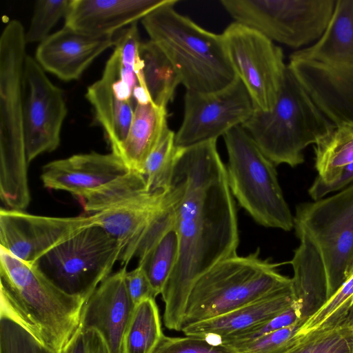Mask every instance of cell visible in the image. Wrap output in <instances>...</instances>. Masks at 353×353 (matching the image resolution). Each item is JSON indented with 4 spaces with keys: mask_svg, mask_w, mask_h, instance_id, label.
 <instances>
[{
    "mask_svg": "<svg viewBox=\"0 0 353 353\" xmlns=\"http://www.w3.org/2000/svg\"><path fill=\"white\" fill-rule=\"evenodd\" d=\"M169 0L141 19L150 37L176 70L186 90L208 94L237 79L222 34L210 32L174 9Z\"/></svg>",
    "mask_w": 353,
    "mask_h": 353,
    "instance_id": "cell-4",
    "label": "cell"
},
{
    "mask_svg": "<svg viewBox=\"0 0 353 353\" xmlns=\"http://www.w3.org/2000/svg\"><path fill=\"white\" fill-rule=\"evenodd\" d=\"M167 117L166 108L152 102L136 105L127 137L115 153L130 170L142 174L148 157L168 128Z\"/></svg>",
    "mask_w": 353,
    "mask_h": 353,
    "instance_id": "cell-24",
    "label": "cell"
},
{
    "mask_svg": "<svg viewBox=\"0 0 353 353\" xmlns=\"http://www.w3.org/2000/svg\"><path fill=\"white\" fill-rule=\"evenodd\" d=\"M279 263L262 259L259 249L219 261L202 274L190 291L181 330L263 299L292 285Z\"/></svg>",
    "mask_w": 353,
    "mask_h": 353,
    "instance_id": "cell-6",
    "label": "cell"
},
{
    "mask_svg": "<svg viewBox=\"0 0 353 353\" xmlns=\"http://www.w3.org/2000/svg\"><path fill=\"white\" fill-rule=\"evenodd\" d=\"M299 245L290 261L294 275L292 288L300 307L301 325L327 301V281L321 257L305 236H298Z\"/></svg>",
    "mask_w": 353,
    "mask_h": 353,
    "instance_id": "cell-23",
    "label": "cell"
},
{
    "mask_svg": "<svg viewBox=\"0 0 353 353\" xmlns=\"http://www.w3.org/2000/svg\"><path fill=\"white\" fill-rule=\"evenodd\" d=\"M129 171L117 154L92 152L48 163L41 179L44 187L68 192L80 199Z\"/></svg>",
    "mask_w": 353,
    "mask_h": 353,
    "instance_id": "cell-17",
    "label": "cell"
},
{
    "mask_svg": "<svg viewBox=\"0 0 353 353\" xmlns=\"http://www.w3.org/2000/svg\"><path fill=\"white\" fill-rule=\"evenodd\" d=\"M148 192L143 175L130 170L104 184L84 197L80 199L84 210L95 214L110 209Z\"/></svg>",
    "mask_w": 353,
    "mask_h": 353,
    "instance_id": "cell-27",
    "label": "cell"
},
{
    "mask_svg": "<svg viewBox=\"0 0 353 353\" xmlns=\"http://www.w3.org/2000/svg\"><path fill=\"white\" fill-rule=\"evenodd\" d=\"M122 248L102 228L91 225L59 244L33 265L63 292L85 300L119 261Z\"/></svg>",
    "mask_w": 353,
    "mask_h": 353,
    "instance_id": "cell-10",
    "label": "cell"
},
{
    "mask_svg": "<svg viewBox=\"0 0 353 353\" xmlns=\"http://www.w3.org/2000/svg\"><path fill=\"white\" fill-rule=\"evenodd\" d=\"M294 228L297 237H306L321 257L329 299L353 266V183L332 196L297 205Z\"/></svg>",
    "mask_w": 353,
    "mask_h": 353,
    "instance_id": "cell-9",
    "label": "cell"
},
{
    "mask_svg": "<svg viewBox=\"0 0 353 353\" xmlns=\"http://www.w3.org/2000/svg\"><path fill=\"white\" fill-rule=\"evenodd\" d=\"M139 54L143 62L144 82L151 101L165 108L172 101L180 77L170 60L153 41L141 43Z\"/></svg>",
    "mask_w": 353,
    "mask_h": 353,
    "instance_id": "cell-26",
    "label": "cell"
},
{
    "mask_svg": "<svg viewBox=\"0 0 353 353\" xmlns=\"http://www.w3.org/2000/svg\"><path fill=\"white\" fill-rule=\"evenodd\" d=\"M254 110L250 97L239 78L227 88L212 93L186 90L183 119L175 133V145L185 148L217 140L241 125Z\"/></svg>",
    "mask_w": 353,
    "mask_h": 353,
    "instance_id": "cell-13",
    "label": "cell"
},
{
    "mask_svg": "<svg viewBox=\"0 0 353 353\" xmlns=\"http://www.w3.org/2000/svg\"><path fill=\"white\" fill-rule=\"evenodd\" d=\"M85 97L103 130L112 152L116 153L127 137L136 104L119 100L112 91L110 80L103 74L88 87Z\"/></svg>",
    "mask_w": 353,
    "mask_h": 353,
    "instance_id": "cell-25",
    "label": "cell"
},
{
    "mask_svg": "<svg viewBox=\"0 0 353 353\" xmlns=\"http://www.w3.org/2000/svg\"><path fill=\"white\" fill-rule=\"evenodd\" d=\"M91 225L92 215L54 217L1 208L0 247L33 265L59 244Z\"/></svg>",
    "mask_w": 353,
    "mask_h": 353,
    "instance_id": "cell-15",
    "label": "cell"
},
{
    "mask_svg": "<svg viewBox=\"0 0 353 353\" xmlns=\"http://www.w3.org/2000/svg\"><path fill=\"white\" fill-rule=\"evenodd\" d=\"M301 327L296 323L272 332L234 349L236 353H284L299 340Z\"/></svg>",
    "mask_w": 353,
    "mask_h": 353,
    "instance_id": "cell-36",
    "label": "cell"
},
{
    "mask_svg": "<svg viewBox=\"0 0 353 353\" xmlns=\"http://www.w3.org/2000/svg\"><path fill=\"white\" fill-rule=\"evenodd\" d=\"M287 66L336 127L353 128V0H336L323 34L292 52Z\"/></svg>",
    "mask_w": 353,
    "mask_h": 353,
    "instance_id": "cell-3",
    "label": "cell"
},
{
    "mask_svg": "<svg viewBox=\"0 0 353 353\" xmlns=\"http://www.w3.org/2000/svg\"><path fill=\"white\" fill-rule=\"evenodd\" d=\"M62 90L47 77L35 59L24 63L23 126L28 162L55 150L67 115Z\"/></svg>",
    "mask_w": 353,
    "mask_h": 353,
    "instance_id": "cell-14",
    "label": "cell"
},
{
    "mask_svg": "<svg viewBox=\"0 0 353 353\" xmlns=\"http://www.w3.org/2000/svg\"><path fill=\"white\" fill-rule=\"evenodd\" d=\"M168 190L148 192L124 204L92 214L94 225L102 228L121 246L119 261L125 265L135 256L149 225L165 207Z\"/></svg>",
    "mask_w": 353,
    "mask_h": 353,
    "instance_id": "cell-20",
    "label": "cell"
},
{
    "mask_svg": "<svg viewBox=\"0 0 353 353\" xmlns=\"http://www.w3.org/2000/svg\"><path fill=\"white\" fill-rule=\"evenodd\" d=\"M176 149L175 132L168 128L143 169L148 192H164L169 189Z\"/></svg>",
    "mask_w": 353,
    "mask_h": 353,
    "instance_id": "cell-31",
    "label": "cell"
},
{
    "mask_svg": "<svg viewBox=\"0 0 353 353\" xmlns=\"http://www.w3.org/2000/svg\"><path fill=\"white\" fill-rule=\"evenodd\" d=\"M296 323H300L301 326L300 307L294 301L288 310L266 321L241 332L212 342L234 350L239 345Z\"/></svg>",
    "mask_w": 353,
    "mask_h": 353,
    "instance_id": "cell-34",
    "label": "cell"
},
{
    "mask_svg": "<svg viewBox=\"0 0 353 353\" xmlns=\"http://www.w3.org/2000/svg\"><path fill=\"white\" fill-rule=\"evenodd\" d=\"M241 126L276 165L302 164L303 151L336 127L316 105L287 66L274 108L254 110Z\"/></svg>",
    "mask_w": 353,
    "mask_h": 353,
    "instance_id": "cell-7",
    "label": "cell"
},
{
    "mask_svg": "<svg viewBox=\"0 0 353 353\" xmlns=\"http://www.w3.org/2000/svg\"><path fill=\"white\" fill-rule=\"evenodd\" d=\"M26 44L21 23L9 21L0 37V197L13 208L30 200L23 126Z\"/></svg>",
    "mask_w": 353,
    "mask_h": 353,
    "instance_id": "cell-5",
    "label": "cell"
},
{
    "mask_svg": "<svg viewBox=\"0 0 353 353\" xmlns=\"http://www.w3.org/2000/svg\"><path fill=\"white\" fill-rule=\"evenodd\" d=\"M352 183L353 162L342 168L329 179H323L316 176L308 189V194L314 201H316Z\"/></svg>",
    "mask_w": 353,
    "mask_h": 353,
    "instance_id": "cell-38",
    "label": "cell"
},
{
    "mask_svg": "<svg viewBox=\"0 0 353 353\" xmlns=\"http://www.w3.org/2000/svg\"><path fill=\"white\" fill-rule=\"evenodd\" d=\"M152 353H236L228 347L208 339L188 336L171 337L163 334Z\"/></svg>",
    "mask_w": 353,
    "mask_h": 353,
    "instance_id": "cell-37",
    "label": "cell"
},
{
    "mask_svg": "<svg viewBox=\"0 0 353 353\" xmlns=\"http://www.w3.org/2000/svg\"><path fill=\"white\" fill-rule=\"evenodd\" d=\"M284 353H353V327L346 323L301 335Z\"/></svg>",
    "mask_w": 353,
    "mask_h": 353,
    "instance_id": "cell-32",
    "label": "cell"
},
{
    "mask_svg": "<svg viewBox=\"0 0 353 353\" xmlns=\"http://www.w3.org/2000/svg\"><path fill=\"white\" fill-rule=\"evenodd\" d=\"M125 279L128 294L136 305L146 299H155L158 296L139 266L130 272L127 271Z\"/></svg>",
    "mask_w": 353,
    "mask_h": 353,
    "instance_id": "cell-40",
    "label": "cell"
},
{
    "mask_svg": "<svg viewBox=\"0 0 353 353\" xmlns=\"http://www.w3.org/2000/svg\"><path fill=\"white\" fill-rule=\"evenodd\" d=\"M314 145V167L321 179L332 177L353 162V128L334 127Z\"/></svg>",
    "mask_w": 353,
    "mask_h": 353,
    "instance_id": "cell-29",
    "label": "cell"
},
{
    "mask_svg": "<svg viewBox=\"0 0 353 353\" xmlns=\"http://www.w3.org/2000/svg\"><path fill=\"white\" fill-rule=\"evenodd\" d=\"M336 0H221L234 19L276 41L299 48L316 41L332 17Z\"/></svg>",
    "mask_w": 353,
    "mask_h": 353,
    "instance_id": "cell-11",
    "label": "cell"
},
{
    "mask_svg": "<svg viewBox=\"0 0 353 353\" xmlns=\"http://www.w3.org/2000/svg\"><path fill=\"white\" fill-rule=\"evenodd\" d=\"M179 236L176 264L161 292L166 328L181 331L190 291L216 263L237 255L236 203L216 140L176 148L168 191Z\"/></svg>",
    "mask_w": 353,
    "mask_h": 353,
    "instance_id": "cell-1",
    "label": "cell"
},
{
    "mask_svg": "<svg viewBox=\"0 0 353 353\" xmlns=\"http://www.w3.org/2000/svg\"><path fill=\"white\" fill-rule=\"evenodd\" d=\"M168 1L71 0L65 26L90 35H114Z\"/></svg>",
    "mask_w": 353,
    "mask_h": 353,
    "instance_id": "cell-19",
    "label": "cell"
},
{
    "mask_svg": "<svg viewBox=\"0 0 353 353\" xmlns=\"http://www.w3.org/2000/svg\"><path fill=\"white\" fill-rule=\"evenodd\" d=\"M0 316L8 317L55 353L79 326L85 300L51 283L34 265L0 247Z\"/></svg>",
    "mask_w": 353,
    "mask_h": 353,
    "instance_id": "cell-2",
    "label": "cell"
},
{
    "mask_svg": "<svg viewBox=\"0 0 353 353\" xmlns=\"http://www.w3.org/2000/svg\"><path fill=\"white\" fill-rule=\"evenodd\" d=\"M295 301L292 285L221 316L181 330L212 342L252 328L288 310Z\"/></svg>",
    "mask_w": 353,
    "mask_h": 353,
    "instance_id": "cell-22",
    "label": "cell"
},
{
    "mask_svg": "<svg viewBox=\"0 0 353 353\" xmlns=\"http://www.w3.org/2000/svg\"><path fill=\"white\" fill-rule=\"evenodd\" d=\"M347 323L353 327V310L348 318Z\"/></svg>",
    "mask_w": 353,
    "mask_h": 353,
    "instance_id": "cell-41",
    "label": "cell"
},
{
    "mask_svg": "<svg viewBox=\"0 0 353 353\" xmlns=\"http://www.w3.org/2000/svg\"><path fill=\"white\" fill-rule=\"evenodd\" d=\"M163 336L155 299L136 305L123 341V353H152Z\"/></svg>",
    "mask_w": 353,
    "mask_h": 353,
    "instance_id": "cell-28",
    "label": "cell"
},
{
    "mask_svg": "<svg viewBox=\"0 0 353 353\" xmlns=\"http://www.w3.org/2000/svg\"><path fill=\"white\" fill-rule=\"evenodd\" d=\"M353 310V274L299 329L298 334L334 328L347 322Z\"/></svg>",
    "mask_w": 353,
    "mask_h": 353,
    "instance_id": "cell-30",
    "label": "cell"
},
{
    "mask_svg": "<svg viewBox=\"0 0 353 353\" xmlns=\"http://www.w3.org/2000/svg\"><path fill=\"white\" fill-rule=\"evenodd\" d=\"M179 241L167 194L166 204L142 236L135 256L157 295L163 290L178 260Z\"/></svg>",
    "mask_w": 353,
    "mask_h": 353,
    "instance_id": "cell-21",
    "label": "cell"
},
{
    "mask_svg": "<svg viewBox=\"0 0 353 353\" xmlns=\"http://www.w3.org/2000/svg\"><path fill=\"white\" fill-rule=\"evenodd\" d=\"M352 274H353V266H352V270H351L350 276H351ZM350 276H349V277H350Z\"/></svg>",
    "mask_w": 353,
    "mask_h": 353,
    "instance_id": "cell-42",
    "label": "cell"
},
{
    "mask_svg": "<svg viewBox=\"0 0 353 353\" xmlns=\"http://www.w3.org/2000/svg\"><path fill=\"white\" fill-rule=\"evenodd\" d=\"M227 179L232 196L249 215L266 228L290 231L294 216L280 186L276 165L241 126L223 136Z\"/></svg>",
    "mask_w": 353,
    "mask_h": 353,
    "instance_id": "cell-8",
    "label": "cell"
},
{
    "mask_svg": "<svg viewBox=\"0 0 353 353\" xmlns=\"http://www.w3.org/2000/svg\"><path fill=\"white\" fill-rule=\"evenodd\" d=\"M0 353H55L13 320L0 316Z\"/></svg>",
    "mask_w": 353,
    "mask_h": 353,
    "instance_id": "cell-35",
    "label": "cell"
},
{
    "mask_svg": "<svg viewBox=\"0 0 353 353\" xmlns=\"http://www.w3.org/2000/svg\"><path fill=\"white\" fill-rule=\"evenodd\" d=\"M60 353H110L101 336L94 330H77Z\"/></svg>",
    "mask_w": 353,
    "mask_h": 353,
    "instance_id": "cell-39",
    "label": "cell"
},
{
    "mask_svg": "<svg viewBox=\"0 0 353 353\" xmlns=\"http://www.w3.org/2000/svg\"><path fill=\"white\" fill-rule=\"evenodd\" d=\"M221 34L233 69L254 109L270 111L278 100L287 70L281 48L256 30L235 21Z\"/></svg>",
    "mask_w": 353,
    "mask_h": 353,
    "instance_id": "cell-12",
    "label": "cell"
},
{
    "mask_svg": "<svg viewBox=\"0 0 353 353\" xmlns=\"http://www.w3.org/2000/svg\"><path fill=\"white\" fill-rule=\"evenodd\" d=\"M71 0H40L36 1L33 14L28 31L26 32L27 43H39L49 35L55 24L65 17Z\"/></svg>",
    "mask_w": 353,
    "mask_h": 353,
    "instance_id": "cell-33",
    "label": "cell"
},
{
    "mask_svg": "<svg viewBox=\"0 0 353 353\" xmlns=\"http://www.w3.org/2000/svg\"><path fill=\"white\" fill-rule=\"evenodd\" d=\"M126 265L110 274L85 301L79 327L96 330L110 353H123L124 337L136 305L125 285Z\"/></svg>",
    "mask_w": 353,
    "mask_h": 353,
    "instance_id": "cell-16",
    "label": "cell"
},
{
    "mask_svg": "<svg viewBox=\"0 0 353 353\" xmlns=\"http://www.w3.org/2000/svg\"><path fill=\"white\" fill-rule=\"evenodd\" d=\"M114 43V35H90L64 26L39 43L35 59L44 70L61 80H77L97 57Z\"/></svg>",
    "mask_w": 353,
    "mask_h": 353,
    "instance_id": "cell-18",
    "label": "cell"
}]
</instances>
